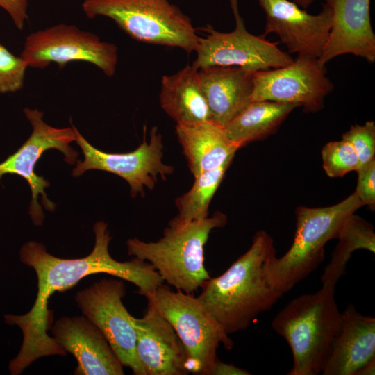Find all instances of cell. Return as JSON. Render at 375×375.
Listing matches in <instances>:
<instances>
[{
  "instance_id": "6da1fadb",
  "label": "cell",
  "mask_w": 375,
  "mask_h": 375,
  "mask_svg": "<svg viewBox=\"0 0 375 375\" xmlns=\"http://www.w3.org/2000/svg\"><path fill=\"white\" fill-rule=\"evenodd\" d=\"M107 224L93 226L95 242L92 251L81 258H61L50 254L44 245L35 241L24 243L19 250L20 261L35 272L38 293L31 310L24 315L6 314V324L22 331L23 340L17 356L8 364L12 375H19L36 360L50 356H65L67 352L47 331L51 327L52 312L49 300L56 292H65L81 279L95 274H107L134 284L137 293L147 297L164 283L147 261L133 257L124 262L114 259L109 252L111 240Z\"/></svg>"
},
{
  "instance_id": "7a4b0ae2",
  "label": "cell",
  "mask_w": 375,
  "mask_h": 375,
  "mask_svg": "<svg viewBox=\"0 0 375 375\" xmlns=\"http://www.w3.org/2000/svg\"><path fill=\"white\" fill-rule=\"evenodd\" d=\"M276 252L273 238L259 231L227 270L201 285L197 298L227 335L247 329L283 296L271 285L265 270Z\"/></svg>"
},
{
  "instance_id": "3957f363",
  "label": "cell",
  "mask_w": 375,
  "mask_h": 375,
  "mask_svg": "<svg viewBox=\"0 0 375 375\" xmlns=\"http://www.w3.org/2000/svg\"><path fill=\"white\" fill-rule=\"evenodd\" d=\"M220 211L201 220L176 216L156 242L133 238L127 240L128 254L150 263L167 285L193 294L210 278L204 265V247L210 233L227 224Z\"/></svg>"
},
{
  "instance_id": "277c9868",
  "label": "cell",
  "mask_w": 375,
  "mask_h": 375,
  "mask_svg": "<svg viewBox=\"0 0 375 375\" xmlns=\"http://www.w3.org/2000/svg\"><path fill=\"white\" fill-rule=\"evenodd\" d=\"M335 286L322 285L312 294L291 300L274 317L272 328L290 347L293 365L289 375L322 374L342 324Z\"/></svg>"
},
{
  "instance_id": "5b68a950",
  "label": "cell",
  "mask_w": 375,
  "mask_h": 375,
  "mask_svg": "<svg viewBox=\"0 0 375 375\" xmlns=\"http://www.w3.org/2000/svg\"><path fill=\"white\" fill-rule=\"evenodd\" d=\"M362 206L354 192L333 206L297 207L291 247L282 256L272 257L266 265L271 285L283 295L307 278L323 262L326 244L336 238L344 220Z\"/></svg>"
},
{
  "instance_id": "8992f818",
  "label": "cell",
  "mask_w": 375,
  "mask_h": 375,
  "mask_svg": "<svg viewBox=\"0 0 375 375\" xmlns=\"http://www.w3.org/2000/svg\"><path fill=\"white\" fill-rule=\"evenodd\" d=\"M87 17L110 19L141 42L196 51L199 36L190 18L169 0H84Z\"/></svg>"
},
{
  "instance_id": "52a82bcc",
  "label": "cell",
  "mask_w": 375,
  "mask_h": 375,
  "mask_svg": "<svg viewBox=\"0 0 375 375\" xmlns=\"http://www.w3.org/2000/svg\"><path fill=\"white\" fill-rule=\"evenodd\" d=\"M176 290L173 291L163 283L149 297L183 343L188 356L189 372L212 375L219 345L222 344L230 350L233 342L197 297Z\"/></svg>"
},
{
  "instance_id": "ba28073f",
  "label": "cell",
  "mask_w": 375,
  "mask_h": 375,
  "mask_svg": "<svg viewBox=\"0 0 375 375\" xmlns=\"http://www.w3.org/2000/svg\"><path fill=\"white\" fill-rule=\"evenodd\" d=\"M24 113L32 126V133L14 153L0 162V181L6 174H15L27 181L31 191L28 212L33 224L42 226L44 213L38 201L39 197L47 210L53 211L56 204L45 192V188L50 185L49 182L35 172L36 164L44 151L53 149L63 154L68 164H75L78 153L70 144L76 141V134L73 126L60 128L47 124L43 119V112L37 108H26Z\"/></svg>"
},
{
  "instance_id": "9c48e42d",
  "label": "cell",
  "mask_w": 375,
  "mask_h": 375,
  "mask_svg": "<svg viewBox=\"0 0 375 375\" xmlns=\"http://www.w3.org/2000/svg\"><path fill=\"white\" fill-rule=\"evenodd\" d=\"M235 18L234 30L223 33L211 25L202 29L204 37H199L197 58L192 64L198 69L210 66L238 67L256 72L290 64V53L278 47V42L267 40L263 35L249 33L239 10L238 0H230Z\"/></svg>"
},
{
  "instance_id": "30bf717a",
  "label": "cell",
  "mask_w": 375,
  "mask_h": 375,
  "mask_svg": "<svg viewBox=\"0 0 375 375\" xmlns=\"http://www.w3.org/2000/svg\"><path fill=\"white\" fill-rule=\"evenodd\" d=\"M27 67L44 69L51 63L60 69L73 61L90 62L109 77L118 60L115 44L71 24H59L26 36L19 56Z\"/></svg>"
},
{
  "instance_id": "8fae6325",
  "label": "cell",
  "mask_w": 375,
  "mask_h": 375,
  "mask_svg": "<svg viewBox=\"0 0 375 375\" xmlns=\"http://www.w3.org/2000/svg\"><path fill=\"white\" fill-rule=\"evenodd\" d=\"M76 142L84 156L83 161H77L72 170L74 177L81 176L89 170H100L112 173L124 178L130 186L132 197L144 195V188L155 187L158 176L163 180L174 172L172 165L162 162L163 144L157 127L150 132V140L142 142L134 151L128 153H107L92 146L73 126Z\"/></svg>"
},
{
  "instance_id": "7c38bea8",
  "label": "cell",
  "mask_w": 375,
  "mask_h": 375,
  "mask_svg": "<svg viewBox=\"0 0 375 375\" xmlns=\"http://www.w3.org/2000/svg\"><path fill=\"white\" fill-rule=\"evenodd\" d=\"M125 294L122 281L103 278L78 291L74 299L83 315L104 335L123 366L135 375H147L136 352L132 315L122 302Z\"/></svg>"
},
{
  "instance_id": "4fadbf2b",
  "label": "cell",
  "mask_w": 375,
  "mask_h": 375,
  "mask_svg": "<svg viewBox=\"0 0 375 375\" xmlns=\"http://www.w3.org/2000/svg\"><path fill=\"white\" fill-rule=\"evenodd\" d=\"M252 83V101L293 103L307 112L321 110L334 87L325 65L318 59L303 56L285 66L254 72Z\"/></svg>"
},
{
  "instance_id": "5bb4252c",
  "label": "cell",
  "mask_w": 375,
  "mask_h": 375,
  "mask_svg": "<svg viewBox=\"0 0 375 375\" xmlns=\"http://www.w3.org/2000/svg\"><path fill=\"white\" fill-rule=\"evenodd\" d=\"M258 2L265 15L263 36L276 34L289 53L320 57L331 25V9L326 3L320 12L313 15L290 0Z\"/></svg>"
},
{
  "instance_id": "9a60e30c",
  "label": "cell",
  "mask_w": 375,
  "mask_h": 375,
  "mask_svg": "<svg viewBox=\"0 0 375 375\" xmlns=\"http://www.w3.org/2000/svg\"><path fill=\"white\" fill-rule=\"evenodd\" d=\"M142 317L131 316L136 335L135 348L147 375H186L188 356L169 322L150 297Z\"/></svg>"
},
{
  "instance_id": "2e32d148",
  "label": "cell",
  "mask_w": 375,
  "mask_h": 375,
  "mask_svg": "<svg viewBox=\"0 0 375 375\" xmlns=\"http://www.w3.org/2000/svg\"><path fill=\"white\" fill-rule=\"evenodd\" d=\"M53 338L78 365L76 375H123V365L99 328L85 315L58 319L50 328Z\"/></svg>"
},
{
  "instance_id": "e0dca14e",
  "label": "cell",
  "mask_w": 375,
  "mask_h": 375,
  "mask_svg": "<svg viewBox=\"0 0 375 375\" xmlns=\"http://www.w3.org/2000/svg\"><path fill=\"white\" fill-rule=\"evenodd\" d=\"M331 25L318 61L322 65L337 56L353 54L370 63L375 61V34L369 12L370 0H326Z\"/></svg>"
},
{
  "instance_id": "ac0fdd59",
  "label": "cell",
  "mask_w": 375,
  "mask_h": 375,
  "mask_svg": "<svg viewBox=\"0 0 375 375\" xmlns=\"http://www.w3.org/2000/svg\"><path fill=\"white\" fill-rule=\"evenodd\" d=\"M253 74L238 67L199 69V83L211 121L224 127L252 101Z\"/></svg>"
},
{
  "instance_id": "d6986e66",
  "label": "cell",
  "mask_w": 375,
  "mask_h": 375,
  "mask_svg": "<svg viewBox=\"0 0 375 375\" xmlns=\"http://www.w3.org/2000/svg\"><path fill=\"white\" fill-rule=\"evenodd\" d=\"M374 358L375 317L364 315L349 304L342 312L340 330L322 374L355 375Z\"/></svg>"
},
{
  "instance_id": "ffe728a7",
  "label": "cell",
  "mask_w": 375,
  "mask_h": 375,
  "mask_svg": "<svg viewBox=\"0 0 375 375\" xmlns=\"http://www.w3.org/2000/svg\"><path fill=\"white\" fill-rule=\"evenodd\" d=\"M176 134L194 177L219 167L240 149L228 138L224 128L211 120L176 124Z\"/></svg>"
},
{
  "instance_id": "44dd1931",
  "label": "cell",
  "mask_w": 375,
  "mask_h": 375,
  "mask_svg": "<svg viewBox=\"0 0 375 375\" xmlns=\"http://www.w3.org/2000/svg\"><path fill=\"white\" fill-rule=\"evenodd\" d=\"M199 69L187 65L161 80L160 103L178 125H190L211 120V114L201 90Z\"/></svg>"
},
{
  "instance_id": "7402d4cb",
  "label": "cell",
  "mask_w": 375,
  "mask_h": 375,
  "mask_svg": "<svg viewBox=\"0 0 375 375\" xmlns=\"http://www.w3.org/2000/svg\"><path fill=\"white\" fill-rule=\"evenodd\" d=\"M297 107L293 103L253 101L224 128L228 138L240 148L272 134Z\"/></svg>"
},
{
  "instance_id": "603a6c76",
  "label": "cell",
  "mask_w": 375,
  "mask_h": 375,
  "mask_svg": "<svg viewBox=\"0 0 375 375\" xmlns=\"http://www.w3.org/2000/svg\"><path fill=\"white\" fill-rule=\"evenodd\" d=\"M330 262L321 276L322 285H336L346 274L347 265L352 253L358 249L375 252V233L373 226L355 213L348 217L341 226Z\"/></svg>"
},
{
  "instance_id": "cb8c5ba5",
  "label": "cell",
  "mask_w": 375,
  "mask_h": 375,
  "mask_svg": "<svg viewBox=\"0 0 375 375\" xmlns=\"http://www.w3.org/2000/svg\"><path fill=\"white\" fill-rule=\"evenodd\" d=\"M233 157L219 167L206 171L194 177L189 191L175 200L178 217L183 220H201L208 217L210 201L221 184Z\"/></svg>"
},
{
  "instance_id": "d4e9b609",
  "label": "cell",
  "mask_w": 375,
  "mask_h": 375,
  "mask_svg": "<svg viewBox=\"0 0 375 375\" xmlns=\"http://www.w3.org/2000/svg\"><path fill=\"white\" fill-rule=\"evenodd\" d=\"M322 166L331 178L342 177L356 171L360 166L359 158L353 147L341 140L326 143L322 149Z\"/></svg>"
},
{
  "instance_id": "484cf974",
  "label": "cell",
  "mask_w": 375,
  "mask_h": 375,
  "mask_svg": "<svg viewBox=\"0 0 375 375\" xmlns=\"http://www.w3.org/2000/svg\"><path fill=\"white\" fill-rule=\"evenodd\" d=\"M27 68L20 56L12 54L0 43V94L20 90Z\"/></svg>"
},
{
  "instance_id": "4316f807",
  "label": "cell",
  "mask_w": 375,
  "mask_h": 375,
  "mask_svg": "<svg viewBox=\"0 0 375 375\" xmlns=\"http://www.w3.org/2000/svg\"><path fill=\"white\" fill-rule=\"evenodd\" d=\"M355 149L360 165L367 163L375 156V124L367 121L363 125H353L342 136Z\"/></svg>"
},
{
  "instance_id": "83f0119b",
  "label": "cell",
  "mask_w": 375,
  "mask_h": 375,
  "mask_svg": "<svg viewBox=\"0 0 375 375\" xmlns=\"http://www.w3.org/2000/svg\"><path fill=\"white\" fill-rule=\"evenodd\" d=\"M358 183L355 193L363 205L372 209L375 205V159L361 165L356 169Z\"/></svg>"
},
{
  "instance_id": "f1b7e54d",
  "label": "cell",
  "mask_w": 375,
  "mask_h": 375,
  "mask_svg": "<svg viewBox=\"0 0 375 375\" xmlns=\"http://www.w3.org/2000/svg\"><path fill=\"white\" fill-rule=\"evenodd\" d=\"M29 0H0V7L10 15L14 25L22 30L28 19Z\"/></svg>"
},
{
  "instance_id": "f546056e",
  "label": "cell",
  "mask_w": 375,
  "mask_h": 375,
  "mask_svg": "<svg viewBox=\"0 0 375 375\" xmlns=\"http://www.w3.org/2000/svg\"><path fill=\"white\" fill-rule=\"evenodd\" d=\"M248 371L233 364L224 362L219 359L215 362L212 375H249Z\"/></svg>"
},
{
  "instance_id": "4dcf8cb0",
  "label": "cell",
  "mask_w": 375,
  "mask_h": 375,
  "mask_svg": "<svg viewBox=\"0 0 375 375\" xmlns=\"http://www.w3.org/2000/svg\"><path fill=\"white\" fill-rule=\"evenodd\" d=\"M375 374V358L371 360L361 368H360L355 375H372Z\"/></svg>"
},
{
  "instance_id": "1f68e13d",
  "label": "cell",
  "mask_w": 375,
  "mask_h": 375,
  "mask_svg": "<svg viewBox=\"0 0 375 375\" xmlns=\"http://www.w3.org/2000/svg\"><path fill=\"white\" fill-rule=\"evenodd\" d=\"M293 2H294L296 4H297L299 6L302 8L303 9L308 8L313 2L315 0H292Z\"/></svg>"
}]
</instances>
